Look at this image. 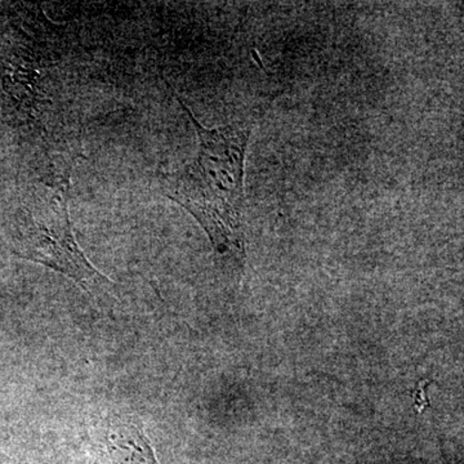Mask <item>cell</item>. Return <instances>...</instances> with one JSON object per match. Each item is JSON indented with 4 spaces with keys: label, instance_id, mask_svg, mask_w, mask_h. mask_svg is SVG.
I'll use <instances>...</instances> for the list:
<instances>
[{
    "label": "cell",
    "instance_id": "cell-1",
    "mask_svg": "<svg viewBox=\"0 0 464 464\" xmlns=\"http://www.w3.org/2000/svg\"><path fill=\"white\" fill-rule=\"evenodd\" d=\"M172 92L194 125L199 151L190 163L163 176L161 188L199 222L221 264L241 268L246 259V157L257 116L207 128Z\"/></svg>",
    "mask_w": 464,
    "mask_h": 464
},
{
    "label": "cell",
    "instance_id": "cell-2",
    "mask_svg": "<svg viewBox=\"0 0 464 464\" xmlns=\"http://www.w3.org/2000/svg\"><path fill=\"white\" fill-rule=\"evenodd\" d=\"M18 257L65 275L90 295L111 284L85 257L76 243L69 215V179L42 186L27 208L17 237Z\"/></svg>",
    "mask_w": 464,
    "mask_h": 464
},
{
    "label": "cell",
    "instance_id": "cell-3",
    "mask_svg": "<svg viewBox=\"0 0 464 464\" xmlns=\"http://www.w3.org/2000/svg\"><path fill=\"white\" fill-rule=\"evenodd\" d=\"M110 464H160L139 418L112 414L105 436Z\"/></svg>",
    "mask_w": 464,
    "mask_h": 464
}]
</instances>
